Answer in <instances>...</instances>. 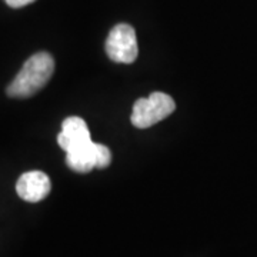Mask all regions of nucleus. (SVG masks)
<instances>
[{"label":"nucleus","mask_w":257,"mask_h":257,"mask_svg":"<svg viewBox=\"0 0 257 257\" xmlns=\"http://www.w3.org/2000/svg\"><path fill=\"white\" fill-rule=\"evenodd\" d=\"M6 5L13 8V9H19V8H23V6H28L30 3L36 2V0H5Z\"/></svg>","instance_id":"obj_7"},{"label":"nucleus","mask_w":257,"mask_h":257,"mask_svg":"<svg viewBox=\"0 0 257 257\" xmlns=\"http://www.w3.org/2000/svg\"><path fill=\"white\" fill-rule=\"evenodd\" d=\"M92 140L89 127L82 117H66L62 123V132L57 136V143L64 152L84 145Z\"/></svg>","instance_id":"obj_6"},{"label":"nucleus","mask_w":257,"mask_h":257,"mask_svg":"<svg viewBox=\"0 0 257 257\" xmlns=\"http://www.w3.org/2000/svg\"><path fill=\"white\" fill-rule=\"evenodd\" d=\"M55 72V60L46 52L30 56L8 87V96L26 99L42 90Z\"/></svg>","instance_id":"obj_1"},{"label":"nucleus","mask_w":257,"mask_h":257,"mask_svg":"<svg viewBox=\"0 0 257 257\" xmlns=\"http://www.w3.org/2000/svg\"><path fill=\"white\" fill-rule=\"evenodd\" d=\"M176 109L175 100L162 92L152 93L150 96L139 99L132 111V124L138 128H147L165 120Z\"/></svg>","instance_id":"obj_2"},{"label":"nucleus","mask_w":257,"mask_h":257,"mask_svg":"<svg viewBox=\"0 0 257 257\" xmlns=\"http://www.w3.org/2000/svg\"><path fill=\"white\" fill-rule=\"evenodd\" d=\"M110 149L93 140L66 152V163L77 173H89L93 169H106L110 166Z\"/></svg>","instance_id":"obj_3"},{"label":"nucleus","mask_w":257,"mask_h":257,"mask_svg":"<svg viewBox=\"0 0 257 257\" xmlns=\"http://www.w3.org/2000/svg\"><path fill=\"white\" fill-rule=\"evenodd\" d=\"M50 189L52 184L49 176L39 170L23 173L16 183V192L19 197L29 203L42 202L49 196Z\"/></svg>","instance_id":"obj_5"},{"label":"nucleus","mask_w":257,"mask_h":257,"mask_svg":"<svg viewBox=\"0 0 257 257\" xmlns=\"http://www.w3.org/2000/svg\"><path fill=\"white\" fill-rule=\"evenodd\" d=\"M106 53L116 63H133L139 55L136 32L127 23H119L111 29L106 40Z\"/></svg>","instance_id":"obj_4"}]
</instances>
